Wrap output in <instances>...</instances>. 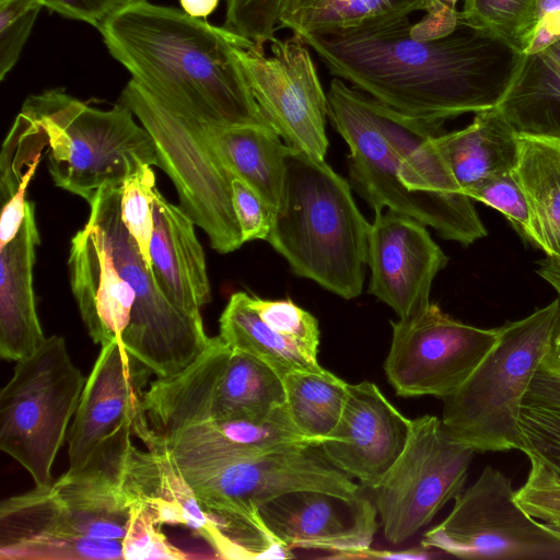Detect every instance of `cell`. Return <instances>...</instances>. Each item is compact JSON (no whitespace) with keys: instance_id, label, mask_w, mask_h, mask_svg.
<instances>
[{"instance_id":"cell-16","label":"cell","mask_w":560,"mask_h":560,"mask_svg":"<svg viewBox=\"0 0 560 560\" xmlns=\"http://www.w3.org/2000/svg\"><path fill=\"white\" fill-rule=\"evenodd\" d=\"M425 226L392 209L375 211L370 225L369 293L398 318L412 317L430 305L432 283L448 261Z\"/></svg>"},{"instance_id":"cell-49","label":"cell","mask_w":560,"mask_h":560,"mask_svg":"<svg viewBox=\"0 0 560 560\" xmlns=\"http://www.w3.org/2000/svg\"><path fill=\"white\" fill-rule=\"evenodd\" d=\"M524 402L560 410V376L538 369L532 380Z\"/></svg>"},{"instance_id":"cell-52","label":"cell","mask_w":560,"mask_h":560,"mask_svg":"<svg viewBox=\"0 0 560 560\" xmlns=\"http://www.w3.org/2000/svg\"><path fill=\"white\" fill-rule=\"evenodd\" d=\"M219 2L220 0H179L183 11L197 19L209 16Z\"/></svg>"},{"instance_id":"cell-50","label":"cell","mask_w":560,"mask_h":560,"mask_svg":"<svg viewBox=\"0 0 560 560\" xmlns=\"http://www.w3.org/2000/svg\"><path fill=\"white\" fill-rule=\"evenodd\" d=\"M539 370L560 376V316Z\"/></svg>"},{"instance_id":"cell-13","label":"cell","mask_w":560,"mask_h":560,"mask_svg":"<svg viewBox=\"0 0 560 560\" xmlns=\"http://www.w3.org/2000/svg\"><path fill=\"white\" fill-rule=\"evenodd\" d=\"M475 453L453 440L435 416L413 419L402 452L372 489L386 539L401 544L411 538L455 499Z\"/></svg>"},{"instance_id":"cell-11","label":"cell","mask_w":560,"mask_h":560,"mask_svg":"<svg viewBox=\"0 0 560 560\" xmlns=\"http://www.w3.org/2000/svg\"><path fill=\"white\" fill-rule=\"evenodd\" d=\"M119 103L150 133L161 167L177 190L180 208L209 237L211 247L228 254L243 244L232 202V179L210 147L203 124L183 116L130 80Z\"/></svg>"},{"instance_id":"cell-7","label":"cell","mask_w":560,"mask_h":560,"mask_svg":"<svg viewBox=\"0 0 560 560\" xmlns=\"http://www.w3.org/2000/svg\"><path fill=\"white\" fill-rule=\"evenodd\" d=\"M285 405L283 378L212 337L179 373L152 382L143 395L150 429L163 435L205 421L264 420Z\"/></svg>"},{"instance_id":"cell-6","label":"cell","mask_w":560,"mask_h":560,"mask_svg":"<svg viewBox=\"0 0 560 560\" xmlns=\"http://www.w3.org/2000/svg\"><path fill=\"white\" fill-rule=\"evenodd\" d=\"M21 112L46 137L55 185L89 203L102 187L121 185L143 164L159 166L150 133L121 103L102 110L55 89L27 97Z\"/></svg>"},{"instance_id":"cell-44","label":"cell","mask_w":560,"mask_h":560,"mask_svg":"<svg viewBox=\"0 0 560 560\" xmlns=\"http://www.w3.org/2000/svg\"><path fill=\"white\" fill-rule=\"evenodd\" d=\"M232 202L244 243L267 240L271 229V210L243 180L232 179Z\"/></svg>"},{"instance_id":"cell-1","label":"cell","mask_w":560,"mask_h":560,"mask_svg":"<svg viewBox=\"0 0 560 560\" xmlns=\"http://www.w3.org/2000/svg\"><path fill=\"white\" fill-rule=\"evenodd\" d=\"M410 26L302 40L332 75L405 115L445 121L497 107L524 54L460 19L430 42L412 39Z\"/></svg>"},{"instance_id":"cell-3","label":"cell","mask_w":560,"mask_h":560,"mask_svg":"<svg viewBox=\"0 0 560 560\" xmlns=\"http://www.w3.org/2000/svg\"><path fill=\"white\" fill-rule=\"evenodd\" d=\"M370 225L346 178L325 160L288 147L282 198L266 241L296 276L342 299L359 296Z\"/></svg>"},{"instance_id":"cell-47","label":"cell","mask_w":560,"mask_h":560,"mask_svg":"<svg viewBox=\"0 0 560 560\" xmlns=\"http://www.w3.org/2000/svg\"><path fill=\"white\" fill-rule=\"evenodd\" d=\"M40 158L36 159L24 172L21 183L14 192L4 203H2L0 220V248L10 243L19 233L26 214L27 200L26 190L34 176Z\"/></svg>"},{"instance_id":"cell-33","label":"cell","mask_w":560,"mask_h":560,"mask_svg":"<svg viewBox=\"0 0 560 560\" xmlns=\"http://www.w3.org/2000/svg\"><path fill=\"white\" fill-rule=\"evenodd\" d=\"M248 294L231 295L220 316V337L231 348L260 360L282 378L293 371L322 366L306 357L290 339L270 327L249 304Z\"/></svg>"},{"instance_id":"cell-23","label":"cell","mask_w":560,"mask_h":560,"mask_svg":"<svg viewBox=\"0 0 560 560\" xmlns=\"http://www.w3.org/2000/svg\"><path fill=\"white\" fill-rule=\"evenodd\" d=\"M68 266L72 293L93 342L120 340L136 295L89 224L72 237Z\"/></svg>"},{"instance_id":"cell-24","label":"cell","mask_w":560,"mask_h":560,"mask_svg":"<svg viewBox=\"0 0 560 560\" xmlns=\"http://www.w3.org/2000/svg\"><path fill=\"white\" fill-rule=\"evenodd\" d=\"M153 223L150 257L160 289L179 310L201 316L200 308L211 301V290L194 221L155 188Z\"/></svg>"},{"instance_id":"cell-19","label":"cell","mask_w":560,"mask_h":560,"mask_svg":"<svg viewBox=\"0 0 560 560\" xmlns=\"http://www.w3.org/2000/svg\"><path fill=\"white\" fill-rule=\"evenodd\" d=\"M411 422L374 383L349 384L340 419L319 447L335 467L372 490L402 452Z\"/></svg>"},{"instance_id":"cell-56","label":"cell","mask_w":560,"mask_h":560,"mask_svg":"<svg viewBox=\"0 0 560 560\" xmlns=\"http://www.w3.org/2000/svg\"><path fill=\"white\" fill-rule=\"evenodd\" d=\"M7 1H9V0H0V3L7 2Z\"/></svg>"},{"instance_id":"cell-10","label":"cell","mask_w":560,"mask_h":560,"mask_svg":"<svg viewBox=\"0 0 560 560\" xmlns=\"http://www.w3.org/2000/svg\"><path fill=\"white\" fill-rule=\"evenodd\" d=\"M86 378L60 336L16 362L0 393V448L21 464L35 486L51 482V467L78 409Z\"/></svg>"},{"instance_id":"cell-25","label":"cell","mask_w":560,"mask_h":560,"mask_svg":"<svg viewBox=\"0 0 560 560\" xmlns=\"http://www.w3.org/2000/svg\"><path fill=\"white\" fill-rule=\"evenodd\" d=\"M39 241L35 205L27 201L19 233L0 248V354L4 360L18 362L28 358L45 340L33 288Z\"/></svg>"},{"instance_id":"cell-41","label":"cell","mask_w":560,"mask_h":560,"mask_svg":"<svg viewBox=\"0 0 560 560\" xmlns=\"http://www.w3.org/2000/svg\"><path fill=\"white\" fill-rule=\"evenodd\" d=\"M124 560H183L191 558L172 545L161 530V524L143 504L132 510L127 533L122 539Z\"/></svg>"},{"instance_id":"cell-31","label":"cell","mask_w":560,"mask_h":560,"mask_svg":"<svg viewBox=\"0 0 560 560\" xmlns=\"http://www.w3.org/2000/svg\"><path fill=\"white\" fill-rule=\"evenodd\" d=\"M495 108L517 133L560 138V39L524 55Z\"/></svg>"},{"instance_id":"cell-46","label":"cell","mask_w":560,"mask_h":560,"mask_svg":"<svg viewBox=\"0 0 560 560\" xmlns=\"http://www.w3.org/2000/svg\"><path fill=\"white\" fill-rule=\"evenodd\" d=\"M68 19L86 22L98 28L100 25L124 4L122 0H37Z\"/></svg>"},{"instance_id":"cell-38","label":"cell","mask_w":560,"mask_h":560,"mask_svg":"<svg viewBox=\"0 0 560 560\" xmlns=\"http://www.w3.org/2000/svg\"><path fill=\"white\" fill-rule=\"evenodd\" d=\"M469 197L498 210L525 242L536 247L529 206L514 170L485 182Z\"/></svg>"},{"instance_id":"cell-14","label":"cell","mask_w":560,"mask_h":560,"mask_svg":"<svg viewBox=\"0 0 560 560\" xmlns=\"http://www.w3.org/2000/svg\"><path fill=\"white\" fill-rule=\"evenodd\" d=\"M270 56L236 34L234 54L259 109L284 143L325 160L327 95L307 45L293 35L270 42Z\"/></svg>"},{"instance_id":"cell-17","label":"cell","mask_w":560,"mask_h":560,"mask_svg":"<svg viewBox=\"0 0 560 560\" xmlns=\"http://www.w3.org/2000/svg\"><path fill=\"white\" fill-rule=\"evenodd\" d=\"M271 536L288 549H319L330 558H359L378 528L377 510L361 493L342 497L319 490H295L259 509Z\"/></svg>"},{"instance_id":"cell-55","label":"cell","mask_w":560,"mask_h":560,"mask_svg":"<svg viewBox=\"0 0 560 560\" xmlns=\"http://www.w3.org/2000/svg\"><path fill=\"white\" fill-rule=\"evenodd\" d=\"M137 1H140V0H122L124 4H128V3H132V2H137Z\"/></svg>"},{"instance_id":"cell-45","label":"cell","mask_w":560,"mask_h":560,"mask_svg":"<svg viewBox=\"0 0 560 560\" xmlns=\"http://www.w3.org/2000/svg\"><path fill=\"white\" fill-rule=\"evenodd\" d=\"M425 15L416 24H411L409 35L418 42H430L444 38L452 34L459 22V11L442 0H431Z\"/></svg>"},{"instance_id":"cell-18","label":"cell","mask_w":560,"mask_h":560,"mask_svg":"<svg viewBox=\"0 0 560 560\" xmlns=\"http://www.w3.org/2000/svg\"><path fill=\"white\" fill-rule=\"evenodd\" d=\"M151 372L119 340L102 346L70 425L68 470L82 468L121 429L135 430L147 419L143 395Z\"/></svg>"},{"instance_id":"cell-26","label":"cell","mask_w":560,"mask_h":560,"mask_svg":"<svg viewBox=\"0 0 560 560\" xmlns=\"http://www.w3.org/2000/svg\"><path fill=\"white\" fill-rule=\"evenodd\" d=\"M365 109L399 160V177L411 191L462 192L435 144L443 120L399 113L363 92ZM464 194V192H463Z\"/></svg>"},{"instance_id":"cell-20","label":"cell","mask_w":560,"mask_h":560,"mask_svg":"<svg viewBox=\"0 0 560 560\" xmlns=\"http://www.w3.org/2000/svg\"><path fill=\"white\" fill-rule=\"evenodd\" d=\"M142 442L167 455L179 471L209 470L296 446L319 445L292 422L285 405L264 420L205 421Z\"/></svg>"},{"instance_id":"cell-39","label":"cell","mask_w":560,"mask_h":560,"mask_svg":"<svg viewBox=\"0 0 560 560\" xmlns=\"http://www.w3.org/2000/svg\"><path fill=\"white\" fill-rule=\"evenodd\" d=\"M518 425L521 452L539 459L560 476V410L524 402Z\"/></svg>"},{"instance_id":"cell-51","label":"cell","mask_w":560,"mask_h":560,"mask_svg":"<svg viewBox=\"0 0 560 560\" xmlns=\"http://www.w3.org/2000/svg\"><path fill=\"white\" fill-rule=\"evenodd\" d=\"M359 558L368 559H428L430 556L423 549H408L402 551H377L370 548L359 555Z\"/></svg>"},{"instance_id":"cell-32","label":"cell","mask_w":560,"mask_h":560,"mask_svg":"<svg viewBox=\"0 0 560 560\" xmlns=\"http://www.w3.org/2000/svg\"><path fill=\"white\" fill-rule=\"evenodd\" d=\"M514 168L527 199L536 248L560 264V138L518 133Z\"/></svg>"},{"instance_id":"cell-21","label":"cell","mask_w":560,"mask_h":560,"mask_svg":"<svg viewBox=\"0 0 560 560\" xmlns=\"http://www.w3.org/2000/svg\"><path fill=\"white\" fill-rule=\"evenodd\" d=\"M1 560H118L122 539L79 534L51 482L0 504Z\"/></svg>"},{"instance_id":"cell-53","label":"cell","mask_w":560,"mask_h":560,"mask_svg":"<svg viewBox=\"0 0 560 560\" xmlns=\"http://www.w3.org/2000/svg\"><path fill=\"white\" fill-rule=\"evenodd\" d=\"M536 271L558 292L560 298V264L547 257L538 261Z\"/></svg>"},{"instance_id":"cell-35","label":"cell","mask_w":560,"mask_h":560,"mask_svg":"<svg viewBox=\"0 0 560 560\" xmlns=\"http://www.w3.org/2000/svg\"><path fill=\"white\" fill-rule=\"evenodd\" d=\"M535 0H465L459 19L525 52L534 31Z\"/></svg>"},{"instance_id":"cell-54","label":"cell","mask_w":560,"mask_h":560,"mask_svg":"<svg viewBox=\"0 0 560 560\" xmlns=\"http://www.w3.org/2000/svg\"><path fill=\"white\" fill-rule=\"evenodd\" d=\"M442 1H444V2H446L448 4H451V5H456L458 0H442Z\"/></svg>"},{"instance_id":"cell-43","label":"cell","mask_w":560,"mask_h":560,"mask_svg":"<svg viewBox=\"0 0 560 560\" xmlns=\"http://www.w3.org/2000/svg\"><path fill=\"white\" fill-rule=\"evenodd\" d=\"M42 7L37 0L0 3V80L16 63Z\"/></svg>"},{"instance_id":"cell-29","label":"cell","mask_w":560,"mask_h":560,"mask_svg":"<svg viewBox=\"0 0 560 560\" xmlns=\"http://www.w3.org/2000/svg\"><path fill=\"white\" fill-rule=\"evenodd\" d=\"M205 136L226 170L247 184L273 212L280 205L288 145L270 125L203 124Z\"/></svg>"},{"instance_id":"cell-28","label":"cell","mask_w":560,"mask_h":560,"mask_svg":"<svg viewBox=\"0 0 560 560\" xmlns=\"http://www.w3.org/2000/svg\"><path fill=\"white\" fill-rule=\"evenodd\" d=\"M517 137L502 114L492 108L476 113L463 129L436 136L435 144L462 192L469 197L485 182L515 168Z\"/></svg>"},{"instance_id":"cell-40","label":"cell","mask_w":560,"mask_h":560,"mask_svg":"<svg viewBox=\"0 0 560 560\" xmlns=\"http://www.w3.org/2000/svg\"><path fill=\"white\" fill-rule=\"evenodd\" d=\"M528 459L530 468L515 499L530 516L560 533V476L539 459Z\"/></svg>"},{"instance_id":"cell-22","label":"cell","mask_w":560,"mask_h":560,"mask_svg":"<svg viewBox=\"0 0 560 560\" xmlns=\"http://www.w3.org/2000/svg\"><path fill=\"white\" fill-rule=\"evenodd\" d=\"M119 480L128 497L147 506L161 525H185L211 546L217 558L241 559L165 453L144 452L130 442L120 459Z\"/></svg>"},{"instance_id":"cell-34","label":"cell","mask_w":560,"mask_h":560,"mask_svg":"<svg viewBox=\"0 0 560 560\" xmlns=\"http://www.w3.org/2000/svg\"><path fill=\"white\" fill-rule=\"evenodd\" d=\"M285 407L294 425L320 444L336 428L348 394V383L320 368L293 371L283 377Z\"/></svg>"},{"instance_id":"cell-15","label":"cell","mask_w":560,"mask_h":560,"mask_svg":"<svg viewBox=\"0 0 560 560\" xmlns=\"http://www.w3.org/2000/svg\"><path fill=\"white\" fill-rule=\"evenodd\" d=\"M388 382L401 397L454 394L495 345L498 328L462 323L435 303L409 318L390 322Z\"/></svg>"},{"instance_id":"cell-2","label":"cell","mask_w":560,"mask_h":560,"mask_svg":"<svg viewBox=\"0 0 560 560\" xmlns=\"http://www.w3.org/2000/svg\"><path fill=\"white\" fill-rule=\"evenodd\" d=\"M131 79L178 114L206 125H270L234 54L236 34L183 10L140 0L97 28Z\"/></svg>"},{"instance_id":"cell-48","label":"cell","mask_w":560,"mask_h":560,"mask_svg":"<svg viewBox=\"0 0 560 560\" xmlns=\"http://www.w3.org/2000/svg\"><path fill=\"white\" fill-rule=\"evenodd\" d=\"M535 25L524 55L539 52L560 39V0H535Z\"/></svg>"},{"instance_id":"cell-37","label":"cell","mask_w":560,"mask_h":560,"mask_svg":"<svg viewBox=\"0 0 560 560\" xmlns=\"http://www.w3.org/2000/svg\"><path fill=\"white\" fill-rule=\"evenodd\" d=\"M249 304L275 330L294 342L310 359L317 361L318 320L291 300H266L248 296Z\"/></svg>"},{"instance_id":"cell-5","label":"cell","mask_w":560,"mask_h":560,"mask_svg":"<svg viewBox=\"0 0 560 560\" xmlns=\"http://www.w3.org/2000/svg\"><path fill=\"white\" fill-rule=\"evenodd\" d=\"M179 474L243 559H275L281 551L282 546L259 515L260 506L271 499L306 489L342 497L361 493L359 485L335 467L319 445L291 447L209 470Z\"/></svg>"},{"instance_id":"cell-8","label":"cell","mask_w":560,"mask_h":560,"mask_svg":"<svg viewBox=\"0 0 560 560\" xmlns=\"http://www.w3.org/2000/svg\"><path fill=\"white\" fill-rule=\"evenodd\" d=\"M326 95L328 118L349 147L351 183L374 211L392 209L409 215L463 246L487 236L467 195L411 191L402 184L399 160L369 116L363 91L336 77Z\"/></svg>"},{"instance_id":"cell-9","label":"cell","mask_w":560,"mask_h":560,"mask_svg":"<svg viewBox=\"0 0 560 560\" xmlns=\"http://www.w3.org/2000/svg\"><path fill=\"white\" fill-rule=\"evenodd\" d=\"M120 195L121 185L102 187L90 203L86 224L94 229L136 295L130 323L119 341L158 378H167L192 363L210 338L201 316L179 310L160 289L121 220Z\"/></svg>"},{"instance_id":"cell-30","label":"cell","mask_w":560,"mask_h":560,"mask_svg":"<svg viewBox=\"0 0 560 560\" xmlns=\"http://www.w3.org/2000/svg\"><path fill=\"white\" fill-rule=\"evenodd\" d=\"M431 0H283L279 24L301 39L388 27L425 11Z\"/></svg>"},{"instance_id":"cell-36","label":"cell","mask_w":560,"mask_h":560,"mask_svg":"<svg viewBox=\"0 0 560 560\" xmlns=\"http://www.w3.org/2000/svg\"><path fill=\"white\" fill-rule=\"evenodd\" d=\"M155 174L143 164L121 184L120 215L129 234L139 246L143 261L152 270L150 243L153 233Z\"/></svg>"},{"instance_id":"cell-12","label":"cell","mask_w":560,"mask_h":560,"mask_svg":"<svg viewBox=\"0 0 560 560\" xmlns=\"http://www.w3.org/2000/svg\"><path fill=\"white\" fill-rule=\"evenodd\" d=\"M421 545L464 559L560 560V533L530 516L510 478L492 466L455 498Z\"/></svg>"},{"instance_id":"cell-4","label":"cell","mask_w":560,"mask_h":560,"mask_svg":"<svg viewBox=\"0 0 560 560\" xmlns=\"http://www.w3.org/2000/svg\"><path fill=\"white\" fill-rule=\"evenodd\" d=\"M559 316L560 298L498 328L492 349L467 381L443 399L441 421L453 440L479 453L522 451L521 410Z\"/></svg>"},{"instance_id":"cell-42","label":"cell","mask_w":560,"mask_h":560,"mask_svg":"<svg viewBox=\"0 0 560 560\" xmlns=\"http://www.w3.org/2000/svg\"><path fill=\"white\" fill-rule=\"evenodd\" d=\"M283 0H225L224 27L264 49L272 42Z\"/></svg>"},{"instance_id":"cell-27","label":"cell","mask_w":560,"mask_h":560,"mask_svg":"<svg viewBox=\"0 0 560 560\" xmlns=\"http://www.w3.org/2000/svg\"><path fill=\"white\" fill-rule=\"evenodd\" d=\"M119 465L98 463L67 470L51 482L74 529L84 536L124 539L137 504L120 486Z\"/></svg>"}]
</instances>
